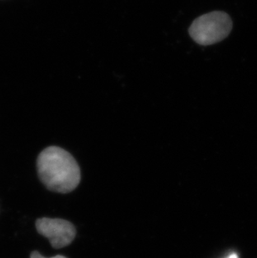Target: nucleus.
<instances>
[{"label": "nucleus", "instance_id": "nucleus-1", "mask_svg": "<svg viewBox=\"0 0 257 258\" xmlns=\"http://www.w3.org/2000/svg\"><path fill=\"white\" fill-rule=\"evenodd\" d=\"M37 168L42 182L56 192H71L80 181V167L76 160L58 146H49L39 154Z\"/></svg>", "mask_w": 257, "mask_h": 258}, {"label": "nucleus", "instance_id": "nucleus-2", "mask_svg": "<svg viewBox=\"0 0 257 258\" xmlns=\"http://www.w3.org/2000/svg\"><path fill=\"white\" fill-rule=\"evenodd\" d=\"M232 29V21L226 13L215 11L202 15L192 23L189 35L201 45H211L226 39Z\"/></svg>", "mask_w": 257, "mask_h": 258}, {"label": "nucleus", "instance_id": "nucleus-3", "mask_svg": "<svg viewBox=\"0 0 257 258\" xmlns=\"http://www.w3.org/2000/svg\"><path fill=\"white\" fill-rule=\"evenodd\" d=\"M37 231L49 239L53 248L68 246L76 237V228L68 221L53 218H39L36 222Z\"/></svg>", "mask_w": 257, "mask_h": 258}, {"label": "nucleus", "instance_id": "nucleus-4", "mask_svg": "<svg viewBox=\"0 0 257 258\" xmlns=\"http://www.w3.org/2000/svg\"><path fill=\"white\" fill-rule=\"evenodd\" d=\"M30 258H67L63 256H52V257H45V256H42L41 254H39L38 251H33L31 255H30Z\"/></svg>", "mask_w": 257, "mask_h": 258}, {"label": "nucleus", "instance_id": "nucleus-5", "mask_svg": "<svg viewBox=\"0 0 257 258\" xmlns=\"http://www.w3.org/2000/svg\"><path fill=\"white\" fill-rule=\"evenodd\" d=\"M227 258H239L238 257V256L237 255H236V254H231V256H228V257Z\"/></svg>", "mask_w": 257, "mask_h": 258}]
</instances>
